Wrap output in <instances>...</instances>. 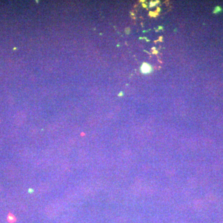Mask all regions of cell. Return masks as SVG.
I'll list each match as a JSON object with an SVG mask.
<instances>
[{
    "instance_id": "1",
    "label": "cell",
    "mask_w": 223,
    "mask_h": 223,
    "mask_svg": "<svg viewBox=\"0 0 223 223\" xmlns=\"http://www.w3.org/2000/svg\"><path fill=\"white\" fill-rule=\"evenodd\" d=\"M58 208L57 206L54 204H52L49 205L46 208V213L49 217L52 218L55 217L58 214Z\"/></svg>"
},
{
    "instance_id": "2",
    "label": "cell",
    "mask_w": 223,
    "mask_h": 223,
    "mask_svg": "<svg viewBox=\"0 0 223 223\" xmlns=\"http://www.w3.org/2000/svg\"><path fill=\"white\" fill-rule=\"evenodd\" d=\"M141 71L143 73H149L151 71V67L147 63H144L141 67Z\"/></svg>"
},
{
    "instance_id": "3",
    "label": "cell",
    "mask_w": 223,
    "mask_h": 223,
    "mask_svg": "<svg viewBox=\"0 0 223 223\" xmlns=\"http://www.w3.org/2000/svg\"><path fill=\"white\" fill-rule=\"evenodd\" d=\"M221 7H219V6H218V7H216V8H215V9H214V13H219V12H221Z\"/></svg>"
},
{
    "instance_id": "4",
    "label": "cell",
    "mask_w": 223,
    "mask_h": 223,
    "mask_svg": "<svg viewBox=\"0 0 223 223\" xmlns=\"http://www.w3.org/2000/svg\"><path fill=\"white\" fill-rule=\"evenodd\" d=\"M9 218H10V219H9L10 221H14V218H13V217H9Z\"/></svg>"
}]
</instances>
